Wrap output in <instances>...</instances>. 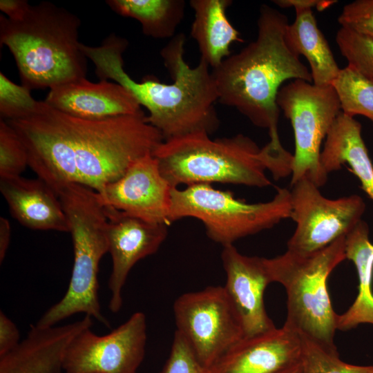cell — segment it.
<instances>
[{"mask_svg":"<svg viewBox=\"0 0 373 373\" xmlns=\"http://www.w3.org/2000/svg\"><path fill=\"white\" fill-rule=\"evenodd\" d=\"M184 41V35H175L160 52L171 84L153 77L142 82L133 79L124 69L122 59L128 41L114 33L100 46L81 44L80 48L94 64L97 77L114 80L131 93L148 110L146 121L166 140L200 132L211 135L220 125L215 108L218 95L209 66L200 59L198 66L191 68L183 57Z\"/></svg>","mask_w":373,"mask_h":373,"instance_id":"6da1fadb","label":"cell"},{"mask_svg":"<svg viewBox=\"0 0 373 373\" xmlns=\"http://www.w3.org/2000/svg\"><path fill=\"white\" fill-rule=\"evenodd\" d=\"M286 15L267 4L259 10L257 37L211 70L218 100L235 108L255 126L269 130L270 142H280L276 97L287 80L312 82L310 70L286 39Z\"/></svg>","mask_w":373,"mask_h":373,"instance_id":"7a4b0ae2","label":"cell"},{"mask_svg":"<svg viewBox=\"0 0 373 373\" xmlns=\"http://www.w3.org/2000/svg\"><path fill=\"white\" fill-rule=\"evenodd\" d=\"M42 118L59 156L78 175V184L97 193L164 141L145 115L90 120L69 115L46 102Z\"/></svg>","mask_w":373,"mask_h":373,"instance_id":"3957f363","label":"cell"},{"mask_svg":"<svg viewBox=\"0 0 373 373\" xmlns=\"http://www.w3.org/2000/svg\"><path fill=\"white\" fill-rule=\"evenodd\" d=\"M80 19L49 1L31 6L23 19L0 15V43L12 54L21 85L50 89L86 78L87 57L78 40Z\"/></svg>","mask_w":373,"mask_h":373,"instance_id":"277c9868","label":"cell"},{"mask_svg":"<svg viewBox=\"0 0 373 373\" xmlns=\"http://www.w3.org/2000/svg\"><path fill=\"white\" fill-rule=\"evenodd\" d=\"M209 135L200 132L166 140L154 151L161 173L173 188L213 182L271 185L254 141L242 134L215 140Z\"/></svg>","mask_w":373,"mask_h":373,"instance_id":"5b68a950","label":"cell"},{"mask_svg":"<svg viewBox=\"0 0 373 373\" xmlns=\"http://www.w3.org/2000/svg\"><path fill=\"white\" fill-rule=\"evenodd\" d=\"M58 197L73 238V267L65 295L35 325L51 327L75 314L84 313L111 328L101 312L98 298L99 265L108 252L104 207L95 191L77 183L64 187Z\"/></svg>","mask_w":373,"mask_h":373,"instance_id":"8992f818","label":"cell"},{"mask_svg":"<svg viewBox=\"0 0 373 373\" xmlns=\"http://www.w3.org/2000/svg\"><path fill=\"white\" fill-rule=\"evenodd\" d=\"M345 259V236L314 252L287 249L282 255L265 258L271 281L280 283L286 290L284 325L332 350H337L334 343L337 314L327 283L331 272Z\"/></svg>","mask_w":373,"mask_h":373,"instance_id":"52a82bcc","label":"cell"},{"mask_svg":"<svg viewBox=\"0 0 373 373\" xmlns=\"http://www.w3.org/2000/svg\"><path fill=\"white\" fill-rule=\"evenodd\" d=\"M291 211L290 191L285 188L278 189L269 201L248 203L230 191L196 184L184 189L173 188L169 222L196 218L203 223L210 239L226 246L290 218Z\"/></svg>","mask_w":373,"mask_h":373,"instance_id":"ba28073f","label":"cell"},{"mask_svg":"<svg viewBox=\"0 0 373 373\" xmlns=\"http://www.w3.org/2000/svg\"><path fill=\"white\" fill-rule=\"evenodd\" d=\"M276 103L291 121L294 133L291 184L306 178L318 188L324 186L327 173L321 164V146L341 112L334 88L294 79L279 89Z\"/></svg>","mask_w":373,"mask_h":373,"instance_id":"9c48e42d","label":"cell"},{"mask_svg":"<svg viewBox=\"0 0 373 373\" xmlns=\"http://www.w3.org/2000/svg\"><path fill=\"white\" fill-rule=\"evenodd\" d=\"M173 312L177 330L207 369L245 338L240 318L222 286L183 294L175 300Z\"/></svg>","mask_w":373,"mask_h":373,"instance_id":"30bf717a","label":"cell"},{"mask_svg":"<svg viewBox=\"0 0 373 373\" xmlns=\"http://www.w3.org/2000/svg\"><path fill=\"white\" fill-rule=\"evenodd\" d=\"M291 217L296 224L287 249L308 254L346 236L361 220L365 204L358 195L338 199L323 196L306 178L291 185Z\"/></svg>","mask_w":373,"mask_h":373,"instance_id":"8fae6325","label":"cell"},{"mask_svg":"<svg viewBox=\"0 0 373 373\" xmlns=\"http://www.w3.org/2000/svg\"><path fill=\"white\" fill-rule=\"evenodd\" d=\"M146 343V316L141 312L104 336L87 328L68 345L63 361L64 372L136 373Z\"/></svg>","mask_w":373,"mask_h":373,"instance_id":"7c38bea8","label":"cell"},{"mask_svg":"<svg viewBox=\"0 0 373 373\" xmlns=\"http://www.w3.org/2000/svg\"><path fill=\"white\" fill-rule=\"evenodd\" d=\"M172 189L161 173L156 158L149 153L137 160L122 177L106 184L97 194L104 207L169 226Z\"/></svg>","mask_w":373,"mask_h":373,"instance_id":"4fadbf2b","label":"cell"},{"mask_svg":"<svg viewBox=\"0 0 373 373\" xmlns=\"http://www.w3.org/2000/svg\"><path fill=\"white\" fill-rule=\"evenodd\" d=\"M107 217L106 237L112 258L108 280L111 293L109 309L117 313L122 305V290L132 267L140 260L155 254L167 236L165 224L146 221L104 207Z\"/></svg>","mask_w":373,"mask_h":373,"instance_id":"5bb4252c","label":"cell"},{"mask_svg":"<svg viewBox=\"0 0 373 373\" xmlns=\"http://www.w3.org/2000/svg\"><path fill=\"white\" fill-rule=\"evenodd\" d=\"M221 258L227 275L224 287L240 318L245 337L274 329L264 303L265 290L272 283L265 258L242 255L229 245L223 246Z\"/></svg>","mask_w":373,"mask_h":373,"instance_id":"9a60e30c","label":"cell"},{"mask_svg":"<svg viewBox=\"0 0 373 373\" xmlns=\"http://www.w3.org/2000/svg\"><path fill=\"white\" fill-rule=\"evenodd\" d=\"M302 336L283 325L245 337L209 369V373H280L300 363Z\"/></svg>","mask_w":373,"mask_h":373,"instance_id":"2e32d148","label":"cell"},{"mask_svg":"<svg viewBox=\"0 0 373 373\" xmlns=\"http://www.w3.org/2000/svg\"><path fill=\"white\" fill-rule=\"evenodd\" d=\"M44 101L61 112L85 119L144 115L131 93L108 80L93 83L83 78L63 84L50 88Z\"/></svg>","mask_w":373,"mask_h":373,"instance_id":"e0dca14e","label":"cell"},{"mask_svg":"<svg viewBox=\"0 0 373 373\" xmlns=\"http://www.w3.org/2000/svg\"><path fill=\"white\" fill-rule=\"evenodd\" d=\"M93 325L92 317L61 326L30 325L26 337L0 356V373H65L66 350L79 333Z\"/></svg>","mask_w":373,"mask_h":373,"instance_id":"ac0fdd59","label":"cell"},{"mask_svg":"<svg viewBox=\"0 0 373 373\" xmlns=\"http://www.w3.org/2000/svg\"><path fill=\"white\" fill-rule=\"evenodd\" d=\"M0 191L11 215L22 225L35 230L69 232L58 195L39 178H0Z\"/></svg>","mask_w":373,"mask_h":373,"instance_id":"d6986e66","label":"cell"},{"mask_svg":"<svg viewBox=\"0 0 373 373\" xmlns=\"http://www.w3.org/2000/svg\"><path fill=\"white\" fill-rule=\"evenodd\" d=\"M320 162L327 174L347 163L373 200V164L361 135V124L353 117L342 112L336 117L325 137Z\"/></svg>","mask_w":373,"mask_h":373,"instance_id":"ffe728a7","label":"cell"},{"mask_svg":"<svg viewBox=\"0 0 373 373\" xmlns=\"http://www.w3.org/2000/svg\"><path fill=\"white\" fill-rule=\"evenodd\" d=\"M230 0H191L194 20L191 36L198 44L202 59L213 69L231 55L233 43L243 40L229 21L226 11Z\"/></svg>","mask_w":373,"mask_h":373,"instance_id":"44dd1931","label":"cell"},{"mask_svg":"<svg viewBox=\"0 0 373 373\" xmlns=\"http://www.w3.org/2000/svg\"><path fill=\"white\" fill-rule=\"evenodd\" d=\"M346 259L352 261L358 278V291L347 310L337 314L336 328L347 331L361 323L373 325V244L367 224L361 220L345 236Z\"/></svg>","mask_w":373,"mask_h":373,"instance_id":"7402d4cb","label":"cell"},{"mask_svg":"<svg viewBox=\"0 0 373 373\" xmlns=\"http://www.w3.org/2000/svg\"><path fill=\"white\" fill-rule=\"evenodd\" d=\"M294 21L287 26L286 39L291 50L307 60L313 84L331 85L338 67L329 44L318 28L312 10H297Z\"/></svg>","mask_w":373,"mask_h":373,"instance_id":"603a6c76","label":"cell"},{"mask_svg":"<svg viewBox=\"0 0 373 373\" xmlns=\"http://www.w3.org/2000/svg\"><path fill=\"white\" fill-rule=\"evenodd\" d=\"M117 14L136 19L143 33L155 39L173 37L183 19V0H108Z\"/></svg>","mask_w":373,"mask_h":373,"instance_id":"cb8c5ba5","label":"cell"},{"mask_svg":"<svg viewBox=\"0 0 373 373\" xmlns=\"http://www.w3.org/2000/svg\"><path fill=\"white\" fill-rule=\"evenodd\" d=\"M331 85L338 98L341 112L363 115L373 123V81L353 67L341 68Z\"/></svg>","mask_w":373,"mask_h":373,"instance_id":"d4e9b609","label":"cell"},{"mask_svg":"<svg viewBox=\"0 0 373 373\" xmlns=\"http://www.w3.org/2000/svg\"><path fill=\"white\" fill-rule=\"evenodd\" d=\"M302 341V373H373V365L347 363L340 359L337 350H329L304 336Z\"/></svg>","mask_w":373,"mask_h":373,"instance_id":"484cf974","label":"cell"},{"mask_svg":"<svg viewBox=\"0 0 373 373\" xmlns=\"http://www.w3.org/2000/svg\"><path fill=\"white\" fill-rule=\"evenodd\" d=\"M335 39L347 65L373 81V39L342 26Z\"/></svg>","mask_w":373,"mask_h":373,"instance_id":"4316f807","label":"cell"},{"mask_svg":"<svg viewBox=\"0 0 373 373\" xmlns=\"http://www.w3.org/2000/svg\"><path fill=\"white\" fill-rule=\"evenodd\" d=\"M28 166L26 148L16 131L0 119V178L20 176Z\"/></svg>","mask_w":373,"mask_h":373,"instance_id":"83f0119b","label":"cell"},{"mask_svg":"<svg viewBox=\"0 0 373 373\" xmlns=\"http://www.w3.org/2000/svg\"><path fill=\"white\" fill-rule=\"evenodd\" d=\"M30 92L27 87L12 82L0 72L1 119H21L34 113L39 101L35 100Z\"/></svg>","mask_w":373,"mask_h":373,"instance_id":"f1b7e54d","label":"cell"},{"mask_svg":"<svg viewBox=\"0 0 373 373\" xmlns=\"http://www.w3.org/2000/svg\"><path fill=\"white\" fill-rule=\"evenodd\" d=\"M161 373H209L198 360L184 336L175 332L170 356Z\"/></svg>","mask_w":373,"mask_h":373,"instance_id":"f546056e","label":"cell"},{"mask_svg":"<svg viewBox=\"0 0 373 373\" xmlns=\"http://www.w3.org/2000/svg\"><path fill=\"white\" fill-rule=\"evenodd\" d=\"M338 21L341 26L373 39V0H356L346 4Z\"/></svg>","mask_w":373,"mask_h":373,"instance_id":"4dcf8cb0","label":"cell"},{"mask_svg":"<svg viewBox=\"0 0 373 373\" xmlns=\"http://www.w3.org/2000/svg\"><path fill=\"white\" fill-rule=\"evenodd\" d=\"M261 153L267 170L275 180L291 175L294 156L284 149L281 142H269L261 149Z\"/></svg>","mask_w":373,"mask_h":373,"instance_id":"1f68e13d","label":"cell"},{"mask_svg":"<svg viewBox=\"0 0 373 373\" xmlns=\"http://www.w3.org/2000/svg\"><path fill=\"white\" fill-rule=\"evenodd\" d=\"M16 325L0 311V356L11 351L20 343Z\"/></svg>","mask_w":373,"mask_h":373,"instance_id":"d6a6232c","label":"cell"},{"mask_svg":"<svg viewBox=\"0 0 373 373\" xmlns=\"http://www.w3.org/2000/svg\"><path fill=\"white\" fill-rule=\"evenodd\" d=\"M273 2L278 7L287 8L294 7L295 10H308L315 8L318 11L329 8L334 3L335 0H275Z\"/></svg>","mask_w":373,"mask_h":373,"instance_id":"836d02e7","label":"cell"},{"mask_svg":"<svg viewBox=\"0 0 373 373\" xmlns=\"http://www.w3.org/2000/svg\"><path fill=\"white\" fill-rule=\"evenodd\" d=\"M26 0H1L0 10L12 21H19L24 17L30 8Z\"/></svg>","mask_w":373,"mask_h":373,"instance_id":"e575fe53","label":"cell"},{"mask_svg":"<svg viewBox=\"0 0 373 373\" xmlns=\"http://www.w3.org/2000/svg\"><path fill=\"white\" fill-rule=\"evenodd\" d=\"M11 236V227L8 220L0 218V262L3 261L8 249Z\"/></svg>","mask_w":373,"mask_h":373,"instance_id":"d590c367","label":"cell"},{"mask_svg":"<svg viewBox=\"0 0 373 373\" xmlns=\"http://www.w3.org/2000/svg\"><path fill=\"white\" fill-rule=\"evenodd\" d=\"M280 373H302L301 364L299 363L297 365L292 367L287 370H285Z\"/></svg>","mask_w":373,"mask_h":373,"instance_id":"8d00e7d4","label":"cell"}]
</instances>
